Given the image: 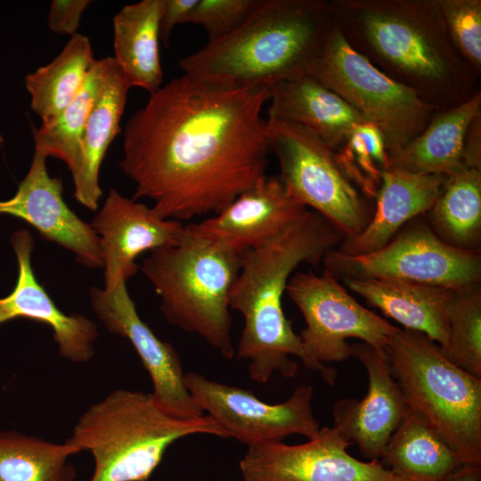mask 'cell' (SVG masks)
Returning <instances> with one entry per match:
<instances>
[{
  "label": "cell",
  "instance_id": "cell-1",
  "mask_svg": "<svg viewBox=\"0 0 481 481\" xmlns=\"http://www.w3.org/2000/svg\"><path fill=\"white\" fill-rule=\"evenodd\" d=\"M270 88L183 73L150 94L123 131L121 170L163 217L216 215L266 175Z\"/></svg>",
  "mask_w": 481,
  "mask_h": 481
},
{
  "label": "cell",
  "instance_id": "cell-2",
  "mask_svg": "<svg viewBox=\"0 0 481 481\" xmlns=\"http://www.w3.org/2000/svg\"><path fill=\"white\" fill-rule=\"evenodd\" d=\"M348 44L395 81L440 110L480 91L454 47L437 0H330Z\"/></svg>",
  "mask_w": 481,
  "mask_h": 481
},
{
  "label": "cell",
  "instance_id": "cell-3",
  "mask_svg": "<svg viewBox=\"0 0 481 481\" xmlns=\"http://www.w3.org/2000/svg\"><path fill=\"white\" fill-rule=\"evenodd\" d=\"M343 239L330 221L306 208L274 237L240 253L230 308L244 319L237 355L249 360V373L254 381L265 383L273 372L293 378L298 366L289 355L311 369L301 338L283 313L282 297L301 263L317 265Z\"/></svg>",
  "mask_w": 481,
  "mask_h": 481
},
{
  "label": "cell",
  "instance_id": "cell-4",
  "mask_svg": "<svg viewBox=\"0 0 481 481\" xmlns=\"http://www.w3.org/2000/svg\"><path fill=\"white\" fill-rule=\"evenodd\" d=\"M334 21L330 0H260L229 36L182 58L183 73L265 86L306 73Z\"/></svg>",
  "mask_w": 481,
  "mask_h": 481
},
{
  "label": "cell",
  "instance_id": "cell-5",
  "mask_svg": "<svg viewBox=\"0 0 481 481\" xmlns=\"http://www.w3.org/2000/svg\"><path fill=\"white\" fill-rule=\"evenodd\" d=\"M192 435L228 437L208 415L175 418L151 393L118 388L81 415L65 443L92 453L90 481H148L167 448Z\"/></svg>",
  "mask_w": 481,
  "mask_h": 481
},
{
  "label": "cell",
  "instance_id": "cell-6",
  "mask_svg": "<svg viewBox=\"0 0 481 481\" xmlns=\"http://www.w3.org/2000/svg\"><path fill=\"white\" fill-rule=\"evenodd\" d=\"M240 253L219 248L185 231L175 244L151 251L139 269L159 297L166 320L196 333L225 359L235 355L230 294Z\"/></svg>",
  "mask_w": 481,
  "mask_h": 481
},
{
  "label": "cell",
  "instance_id": "cell-7",
  "mask_svg": "<svg viewBox=\"0 0 481 481\" xmlns=\"http://www.w3.org/2000/svg\"><path fill=\"white\" fill-rule=\"evenodd\" d=\"M384 350L406 404L464 464L481 466V378L450 362L419 331L399 328Z\"/></svg>",
  "mask_w": 481,
  "mask_h": 481
},
{
  "label": "cell",
  "instance_id": "cell-8",
  "mask_svg": "<svg viewBox=\"0 0 481 481\" xmlns=\"http://www.w3.org/2000/svg\"><path fill=\"white\" fill-rule=\"evenodd\" d=\"M306 73L380 131L388 156L415 139L440 110L356 52L335 18Z\"/></svg>",
  "mask_w": 481,
  "mask_h": 481
},
{
  "label": "cell",
  "instance_id": "cell-9",
  "mask_svg": "<svg viewBox=\"0 0 481 481\" xmlns=\"http://www.w3.org/2000/svg\"><path fill=\"white\" fill-rule=\"evenodd\" d=\"M266 119L279 177L290 195L325 217L344 238L359 234L371 218L367 197L345 173L336 151L301 126Z\"/></svg>",
  "mask_w": 481,
  "mask_h": 481
},
{
  "label": "cell",
  "instance_id": "cell-10",
  "mask_svg": "<svg viewBox=\"0 0 481 481\" xmlns=\"http://www.w3.org/2000/svg\"><path fill=\"white\" fill-rule=\"evenodd\" d=\"M286 292L306 324L299 337L311 370L329 385L335 384L338 373L326 363L351 357L346 338H359L384 350L399 329L359 304L326 269L321 274L296 273Z\"/></svg>",
  "mask_w": 481,
  "mask_h": 481
},
{
  "label": "cell",
  "instance_id": "cell-11",
  "mask_svg": "<svg viewBox=\"0 0 481 481\" xmlns=\"http://www.w3.org/2000/svg\"><path fill=\"white\" fill-rule=\"evenodd\" d=\"M335 278L393 279L459 290L481 280L479 250L456 248L429 226L418 224L363 255L331 249L322 261Z\"/></svg>",
  "mask_w": 481,
  "mask_h": 481
},
{
  "label": "cell",
  "instance_id": "cell-12",
  "mask_svg": "<svg viewBox=\"0 0 481 481\" xmlns=\"http://www.w3.org/2000/svg\"><path fill=\"white\" fill-rule=\"evenodd\" d=\"M185 386L194 402L226 433L248 446L281 442L291 435L308 440L321 428L315 419L312 386H298L283 403L271 404L251 390L208 379L196 371L184 374Z\"/></svg>",
  "mask_w": 481,
  "mask_h": 481
},
{
  "label": "cell",
  "instance_id": "cell-13",
  "mask_svg": "<svg viewBox=\"0 0 481 481\" xmlns=\"http://www.w3.org/2000/svg\"><path fill=\"white\" fill-rule=\"evenodd\" d=\"M352 444L338 428L325 427L302 444L249 446L240 469L244 481H409L378 460L352 457L346 452Z\"/></svg>",
  "mask_w": 481,
  "mask_h": 481
},
{
  "label": "cell",
  "instance_id": "cell-14",
  "mask_svg": "<svg viewBox=\"0 0 481 481\" xmlns=\"http://www.w3.org/2000/svg\"><path fill=\"white\" fill-rule=\"evenodd\" d=\"M89 296L94 314L106 329L126 338L135 348L151 377V395L158 406L178 419L204 415L185 386L179 354L169 342L159 339L141 319L126 281H119L111 289L93 286Z\"/></svg>",
  "mask_w": 481,
  "mask_h": 481
},
{
  "label": "cell",
  "instance_id": "cell-15",
  "mask_svg": "<svg viewBox=\"0 0 481 481\" xmlns=\"http://www.w3.org/2000/svg\"><path fill=\"white\" fill-rule=\"evenodd\" d=\"M90 224L99 238L104 289L134 276L139 270V255L176 243L184 228L182 222L165 218L114 188L108 191Z\"/></svg>",
  "mask_w": 481,
  "mask_h": 481
},
{
  "label": "cell",
  "instance_id": "cell-16",
  "mask_svg": "<svg viewBox=\"0 0 481 481\" xmlns=\"http://www.w3.org/2000/svg\"><path fill=\"white\" fill-rule=\"evenodd\" d=\"M62 182L52 177L46 157L35 151L29 169L13 197L0 201V215H10L33 226L45 240L69 250L87 268H102L99 238L90 224L66 204Z\"/></svg>",
  "mask_w": 481,
  "mask_h": 481
},
{
  "label": "cell",
  "instance_id": "cell-17",
  "mask_svg": "<svg viewBox=\"0 0 481 481\" xmlns=\"http://www.w3.org/2000/svg\"><path fill=\"white\" fill-rule=\"evenodd\" d=\"M350 346L351 356L366 369L368 390L361 400L343 398L334 404V427L355 443L365 457L379 461L405 414L407 404L385 350L364 342Z\"/></svg>",
  "mask_w": 481,
  "mask_h": 481
},
{
  "label": "cell",
  "instance_id": "cell-18",
  "mask_svg": "<svg viewBox=\"0 0 481 481\" xmlns=\"http://www.w3.org/2000/svg\"><path fill=\"white\" fill-rule=\"evenodd\" d=\"M306 208L279 175H265L218 214L184 228L219 248L241 253L274 237Z\"/></svg>",
  "mask_w": 481,
  "mask_h": 481
},
{
  "label": "cell",
  "instance_id": "cell-19",
  "mask_svg": "<svg viewBox=\"0 0 481 481\" xmlns=\"http://www.w3.org/2000/svg\"><path fill=\"white\" fill-rule=\"evenodd\" d=\"M18 263V277L12 291L0 298V324L18 318L49 326L61 357L73 363H86L95 353L96 324L79 313L67 314L38 282L31 265L35 241L29 231L20 229L11 237Z\"/></svg>",
  "mask_w": 481,
  "mask_h": 481
},
{
  "label": "cell",
  "instance_id": "cell-20",
  "mask_svg": "<svg viewBox=\"0 0 481 481\" xmlns=\"http://www.w3.org/2000/svg\"><path fill=\"white\" fill-rule=\"evenodd\" d=\"M445 178L396 168L382 171L374 198L375 210L369 223L359 234L344 238L338 250L363 255L385 246L405 223L430 210Z\"/></svg>",
  "mask_w": 481,
  "mask_h": 481
},
{
  "label": "cell",
  "instance_id": "cell-21",
  "mask_svg": "<svg viewBox=\"0 0 481 481\" xmlns=\"http://www.w3.org/2000/svg\"><path fill=\"white\" fill-rule=\"evenodd\" d=\"M267 118L301 126L335 151L352 133L366 123L337 94L307 73L274 84L270 88Z\"/></svg>",
  "mask_w": 481,
  "mask_h": 481
},
{
  "label": "cell",
  "instance_id": "cell-22",
  "mask_svg": "<svg viewBox=\"0 0 481 481\" xmlns=\"http://www.w3.org/2000/svg\"><path fill=\"white\" fill-rule=\"evenodd\" d=\"M366 302L407 330L421 332L440 348L447 343L448 305L453 290L393 279H343Z\"/></svg>",
  "mask_w": 481,
  "mask_h": 481
},
{
  "label": "cell",
  "instance_id": "cell-23",
  "mask_svg": "<svg viewBox=\"0 0 481 481\" xmlns=\"http://www.w3.org/2000/svg\"><path fill=\"white\" fill-rule=\"evenodd\" d=\"M129 88L113 60L87 117L81 138L79 166L72 175L74 198L92 211L99 208L102 195L99 183L101 165L120 132Z\"/></svg>",
  "mask_w": 481,
  "mask_h": 481
},
{
  "label": "cell",
  "instance_id": "cell-24",
  "mask_svg": "<svg viewBox=\"0 0 481 481\" xmlns=\"http://www.w3.org/2000/svg\"><path fill=\"white\" fill-rule=\"evenodd\" d=\"M479 117L481 91L457 106L439 110L415 139L389 156L388 168L440 175L462 168L465 139Z\"/></svg>",
  "mask_w": 481,
  "mask_h": 481
},
{
  "label": "cell",
  "instance_id": "cell-25",
  "mask_svg": "<svg viewBox=\"0 0 481 481\" xmlns=\"http://www.w3.org/2000/svg\"><path fill=\"white\" fill-rule=\"evenodd\" d=\"M163 0L126 4L113 18L114 62L129 87L150 94L162 86L159 20Z\"/></svg>",
  "mask_w": 481,
  "mask_h": 481
},
{
  "label": "cell",
  "instance_id": "cell-26",
  "mask_svg": "<svg viewBox=\"0 0 481 481\" xmlns=\"http://www.w3.org/2000/svg\"><path fill=\"white\" fill-rule=\"evenodd\" d=\"M380 459L383 466L409 481H444L464 465L423 417L408 405Z\"/></svg>",
  "mask_w": 481,
  "mask_h": 481
},
{
  "label": "cell",
  "instance_id": "cell-27",
  "mask_svg": "<svg viewBox=\"0 0 481 481\" xmlns=\"http://www.w3.org/2000/svg\"><path fill=\"white\" fill-rule=\"evenodd\" d=\"M94 61L89 38L77 33L51 62L25 77L30 107L42 124L53 121L69 104Z\"/></svg>",
  "mask_w": 481,
  "mask_h": 481
},
{
  "label": "cell",
  "instance_id": "cell-28",
  "mask_svg": "<svg viewBox=\"0 0 481 481\" xmlns=\"http://www.w3.org/2000/svg\"><path fill=\"white\" fill-rule=\"evenodd\" d=\"M436 232L462 249L477 250L481 235V169L462 167L446 175L428 211Z\"/></svg>",
  "mask_w": 481,
  "mask_h": 481
},
{
  "label": "cell",
  "instance_id": "cell-29",
  "mask_svg": "<svg viewBox=\"0 0 481 481\" xmlns=\"http://www.w3.org/2000/svg\"><path fill=\"white\" fill-rule=\"evenodd\" d=\"M112 61V57L94 60L69 104L53 121L34 129L35 151L62 160L71 175L79 166L81 138L87 117Z\"/></svg>",
  "mask_w": 481,
  "mask_h": 481
},
{
  "label": "cell",
  "instance_id": "cell-30",
  "mask_svg": "<svg viewBox=\"0 0 481 481\" xmlns=\"http://www.w3.org/2000/svg\"><path fill=\"white\" fill-rule=\"evenodd\" d=\"M75 453L65 442L0 432V481H73L76 469L68 458Z\"/></svg>",
  "mask_w": 481,
  "mask_h": 481
},
{
  "label": "cell",
  "instance_id": "cell-31",
  "mask_svg": "<svg viewBox=\"0 0 481 481\" xmlns=\"http://www.w3.org/2000/svg\"><path fill=\"white\" fill-rule=\"evenodd\" d=\"M447 343L441 348L452 363L481 378V287L453 290L447 310Z\"/></svg>",
  "mask_w": 481,
  "mask_h": 481
},
{
  "label": "cell",
  "instance_id": "cell-32",
  "mask_svg": "<svg viewBox=\"0 0 481 481\" xmlns=\"http://www.w3.org/2000/svg\"><path fill=\"white\" fill-rule=\"evenodd\" d=\"M337 159L357 188L367 197L375 198L380 174L389 167V156L380 131L371 123L359 126L341 150Z\"/></svg>",
  "mask_w": 481,
  "mask_h": 481
},
{
  "label": "cell",
  "instance_id": "cell-33",
  "mask_svg": "<svg viewBox=\"0 0 481 481\" xmlns=\"http://www.w3.org/2000/svg\"><path fill=\"white\" fill-rule=\"evenodd\" d=\"M449 37L472 71L481 76V0H437Z\"/></svg>",
  "mask_w": 481,
  "mask_h": 481
},
{
  "label": "cell",
  "instance_id": "cell-34",
  "mask_svg": "<svg viewBox=\"0 0 481 481\" xmlns=\"http://www.w3.org/2000/svg\"><path fill=\"white\" fill-rule=\"evenodd\" d=\"M260 0H198L185 23L200 26L208 43L220 40L239 29Z\"/></svg>",
  "mask_w": 481,
  "mask_h": 481
},
{
  "label": "cell",
  "instance_id": "cell-35",
  "mask_svg": "<svg viewBox=\"0 0 481 481\" xmlns=\"http://www.w3.org/2000/svg\"><path fill=\"white\" fill-rule=\"evenodd\" d=\"M91 4L89 0H53L47 19L49 29L54 33L77 34L82 15Z\"/></svg>",
  "mask_w": 481,
  "mask_h": 481
},
{
  "label": "cell",
  "instance_id": "cell-36",
  "mask_svg": "<svg viewBox=\"0 0 481 481\" xmlns=\"http://www.w3.org/2000/svg\"><path fill=\"white\" fill-rule=\"evenodd\" d=\"M198 0H163L159 20V40L167 46L173 29L185 24L186 19Z\"/></svg>",
  "mask_w": 481,
  "mask_h": 481
},
{
  "label": "cell",
  "instance_id": "cell-37",
  "mask_svg": "<svg viewBox=\"0 0 481 481\" xmlns=\"http://www.w3.org/2000/svg\"><path fill=\"white\" fill-rule=\"evenodd\" d=\"M463 167L481 169V117L476 118L465 139Z\"/></svg>",
  "mask_w": 481,
  "mask_h": 481
},
{
  "label": "cell",
  "instance_id": "cell-38",
  "mask_svg": "<svg viewBox=\"0 0 481 481\" xmlns=\"http://www.w3.org/2000/svg\"><path fill=\"white\" fill-rule=\"evenodd\" d=\"M444 481H481V468L477 465L464 464Z\"/></svg>",
  "mask_w": 481,
  "mask_h": 481
}]
</instances>
